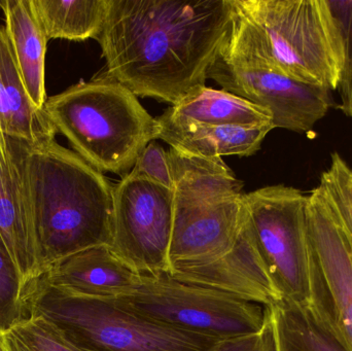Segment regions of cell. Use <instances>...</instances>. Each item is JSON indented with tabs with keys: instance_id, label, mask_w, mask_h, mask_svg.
I'll use <instances>...</instances> for the list:
<instances>
[{
	"instance_id": "1",
	"label": "cell",
	"mask_w": 352,
	"mask_h": 351,
	"mask_svg": "<svg viewBox=\"0 0 352 351\" xmlns=\"http://www.w3.org/2000/svg\"><path fill=\"white\" fill-rule=\"evenodd\" d=\"M231 0H109L98 38L105 76L175 104L204 87L231 27Z\"/></svg>"
},
{
	"instance_id": "2",
	"label": "cell",
	"mask_w": 352,
	"mask_h": 351,
	"mask_svg": "<svg viewBox=\"0 0 352 351\" xmlns=\"http://www.w3.org/2000/svg\"><path fill=\"white\" fill-rule=\"evenodd\" d=\"M41 272L72 253L113 241V188L56 140L14 139Z\"/></svg>"
},
{
	"instance_id": "3",
	"label": "cell",
	"mask_w": 352,
	"mask_h": 351,
	"mask_svg": "<svg viewBox=\"0 0 352 351\" xmlns=\"http://www.w3.org/2000/svg\"><path fill=\"white\" fill-rule=\"evenodd\" d=\"M221 55L335 92L341 69L324 0H231Z\"/></svg>"
},
{
	"instance_id": "4",
	"label": "cell",
	"mask_w": 352,
	"mask_h": 351,
	"mask_svg": "<svg viewBox=\"0 0 352 351\" xmlns=\"http://www.w3.org/2000/svg\"><path fill=\"white\" fill-rule=\"evenodd\" d=\"M43 109L56 132L100 172L128 174L158 139L157 119L127 87L107 76L49 97Z\"/></svg>"
},
{
	"instance_id": "5",
	"label": "cell",
	"mask_w": 352,
	"mask_h": 351,
	"mask_svg": "<svg viewBox=\"0 0 352 351\" xmlns=\"http://www.w3.org/2000/svg\"><path fill=\"white\" fill-rule=\"evenodd\" d=\"M23 301L27 317L47 321L82 351H208L221 341L155 323L115 300L68 294L43 274L25 284Z\"/></svg>"
},
{
	"instance_id": "6",
	"label": "cell",
	"mask_w": 352,
	"mask_h": 351,
	"mask_svg": "<svg viewBox=\"0 0 352 351\" xmlns=\"http://www.w3.org/2000/svg\"><path fill=\"white\" fill-rule=\"evenodd\" d=\"M115 301L155 323L217 340L258 333L270 319V309L265 305L177 280L168 272L142 275L135 292Z\"/></svg>"
},
{
	"instance_id": "7",
	"label": "cell",
	"mask_w": 352,
	"mask_h": 351,
	"mask_svg": "<svg viewBox=\"0 0 352 351\" xmlns=\"http://www.w3.org/2000/svg\"><path fill=\"white\" fill-rule=\"evenodd\" d=\"M245 224L254 247L285 300L310 305L307 195L277 185L244 194Z\"/></svg>"
},
{
	"instance_id": "8",
	"label": "cell",
	"mask_w": 352,
	"mask_h": 351,
	"mask_svg": "<svg viewBox=\"0 0 352 351\" xmlns=\"http://www.w3.org/2000/svg\"><path fill=\"white\" fill-rule=\"evenodd\" d=\"M310 305L329 331L352 351L351 235L324 190L307 195Z\"/></svg>"
},
{
	"instance_id": "9",
	"label": "cell",
	"mask_w": 352,
	"mask_h": 351,
	"mask_svg": "<svg viewBox=\"0 0 352 351\" xmlns=\"http://www.w3.org/2000/svg\"><path fill=\"white\" fill-rule=\"evenodd\" d=\"M173 190L129 172L113 188V251L142 275L170 271Z\"/></svg>"
},
{
	"instance_id": "10",
	"label": "cell",
	"mask_w": 352,
	"mask_h": 351,
	"mask_svg": "<svg viewBox=\"0 0 352 351\" xmlns=\"http://www.w3.org/2000/svg\"><path fill=\"white\" fill-rule=\"evenodd\" d=\"M207 78L272 115L275 128L312 137L316 124L335 106L332 91L306 84L268 68L219 54Z\"/></svg>"
},
{
	"instance_id": "11",
	"label": "cell",
	"mask_w": 352,
	"mask_h": 351,
	"mask_svg": "<svg viewBox=\"0 0 352 351\" xmlns=\"http://www.w3.org/2000/svg\"><path fill=\"white\" fill-rule=\"evenodd\" d=\"M243 196L175 195L170 271L210 263L233 249L243 228Z\"/></svg>"
},
{
	"instance_id": "12",
	"label": "cell",
	"mask_w": 352,
	"mask_h": 351,
	"mask_svg": "<svg viewBox=\"0 0 352 351\" xmlns=\"http://www.w3.org/2000/svg\"><path fill=\"white\" fill-rule=\"evenodd\" d=\"M49 284L74 296L117 300L135 292L142 275L111 245H96L52 264L43 273Z\"/></svg>"
},
{
	"instance_id": "13",
	"label": "cell",
	"mask_w": 352,
	"mask_h": 351,
	"mask_svg": "<svg viewBox=\"0 0 352 351\" xmlns=\"http://www.w3.org/2000/svg\"><path fill=\"white\" fill-rule=\"evenodd\" d=\"M168 273L177 280L209 286L267 307L283 300L254 247L245 216L237 242L223 257Z\"/></svg>"
},
{
	"instance_id": "14",
	"label": "cell",
	"mask_w": 352,
	"mask_h": 351,
	"mask_svg": "<svg viewBox=\"0 0 352 351\" xmlns=\"http://www.w3.org/2000/svg\"><path fill=\"white\" fill-rule=\"evenodd\" d=\"M0 235L25 284L43 274L32 220L12 138L0 130Z\"/></svg>"
},
{
	"instance_id": "15",
	"label": "cell",
	"mask_w": 352,
	"mask_h": 351,
	"mask_svg": "<svg viewBox=\"0 0 352 351\" xmlns=\"http://www.w3.org/2000/svg\"><path fill=\"white\" fill-rule=\"evenodd\" d=\"M6 37L25 90L36 109H43L45 94V53L49 38L39 24L30 0H0Z\"/></svg>"
},
{
	"instance_id": "16",
	"label": "cell",
	"mask_w": 352,
	"mask_h": 351,
	"mask_svg": "<svg viewBox=\"0 0 352 351\" xmlns=\"http://www.w3.org/2000/svg\"><path fill=\"white\" fill-rule=\"evenodd\" d=\"M0 130L29 144L51 141L57 134L43 109L31 102L4 28H0Z\"/></svg>"
},
{
	"instance_id": "17",
	"label": "cell",
	"mask_w": 352,
	"mask_h": 351,
	"mask_svg": "<svg viewBox=\"0 0 352 351\" xmlns=\"http://www.w3.org/2000/svg\"><path fill=\"white\" fill-rule=\"evenodd\" d=\"M158 120L203 126L274 127L272 115L266 109L223 89L217 90L206 86L199 87L171 105Z\"/></svg>"
},
{
	"instance_id": "18",
	"label": "cell",
	"mask_w": 352,
	"mask_h": 351,
	"mask_svg": "<svg viewBox=\"0 0 352 351\" xmlns=\"http://www.w3.org/2000/svg\"><path fill=\"white\" fill-rule=\"evenodd\" d=\"M158 139L171 148L206 158L250 157L260 150L273 126L260 128L171 124L160 121Z\"/></svg>"
},
{
	"instance_id": "19",
	"label": "cell",
	"mask_w": 352,
	"mask_h": 351,
	"mask_svg": "<svg viewBox=\"0 0 352 351\" xmlns=\"http://www.w3.org/2000/svg\"><path fill=\"white\" fill-rule=\"evenodd\" d=\"M30 4L47 38L98 41L109 0H30Z\"/></svg>"
},
{
	"instance_id": "20",
	"label": "cell",
	"mask_w": 352,
	"mask_h": 351,
	"mask_svg": "<svg viewBox=\"0 0 352 351\" xmlns=\"http://www.w3.org/2000/svg\"><path fill=\"white\" fill-rule=\"evenodd\" d=\"M269 308L277 351H347L311 307L283 299Z\"/></svg>"
},
{
	"instance_id": "21",
	"label": "cell",
	"mask_w": 352,
	"mask_h": 351,
	"mask_svg": "<svg viewBox=\"0 0 352 351\" xmlns=\"http://www.w3.org/2000/svg\"><path fill=\"white\" fill-rule=\"evenodd\" d=\"M324 2L340 47V76L335 90L340 99L337 109L352 117V0Z\"/></svg>"
},
{
	"instance_id": "22",
	"label": "cell",
	"mask_w": 352,
	"mask_h": 351,
	"mask_svg": "<svg viewBox=\"0 0 352 351\" xmlns=\"http://www.w3.org/2000/svg\"><path fill=\"white\" fill-rule=\"evenodd\" d=\"M0 344L4 351H82L49 323L36 317H27L0 334Z\"/></svg>"
},
{
	"instance_id": "23",
	"label": "cell",
	"mask_w": 352,
	"mask_h": 351,
	"mask_svg": "<svg viewBox=\"0 0 352 351\" xmlns=\"http://www.w3.org/2000/svg\"><path fill=\"white\" fill-rule=\"evenodd\" d=\"M24 286L19 266L0 235V334L27 319Z\"/></svg>"
},
{
	"instance_id": "24",
	"label": "cell",
	"mask_w": 352,
	"mask_h": 351,
	"mask_svg": "<svg viewBox=\"0 0 352 351\" xmlns=\"http://www.w3.org/2000/svg\"><path fill=\"white\" fill-rule=\"evenodd\" d=\"M320 185L341 218L352 225V167L339 152L331 155L330 166L322 173Z\"/></svg>"
},
{
	"instance_id": "25",
	"label": "cell",
	"mask_w": 352,
	"mask_h": 351,
	"mask_svg": "<svg viewBox=\"0 0 352 351\" xmlns=\"http://www.w3.org/2000/svg\"><path fill=\"white\" fill-rule=\"evenodd\" d=\"M130 172L148 177L164 187L173 190L168 152H166L156 140H153L144 148Z\"/></svg>"
},
{
	"instance_id": "26",
	"label": "cell",
	"mask_w": 352,
	"mask_h": 351,
	"mask_svg": "<svg viewBox=\"0 0 352 351\" xmlns=\"http://www.w3.org/2000/svg\"><path fill=\"white\" fill-rule=\"evenodd\" d=\"M208 351H277L271 315L262 331L221 340Z\"/></svg>"
},
{
	"instance_id": "27",
	"label": "cell",
	"mask_w": 352,
	"mask_h": 351,
	"mask_svg": "<svg viewBox=\"0 0 352 351\" xmlns=\"http://www.w3.org/2000/svg\"><path fill=\"white\" fill-rule=\"evenodd\" d=\"M339 216H340V214H339ZM342 220H343V223H344L345 226H346L347 230H349V235H351V245H352V225L349 224V223L345 222V220H343V218H342Z\"/></svg>"
},
{
	"instance_id": "28",
	"label": "cell",
	"mask_w": 352,
	"mask_h": 351,
	"mask_svg": "<svg viewBox=\"0 0 352 351\" xmlns=\"http://www.w3.org/2000/svg\"><path fill=\"white\" fill-rule=\"evenodd\" d=\"M0 351H4L3 348H2L1 344H0Z\"/></svg>"
}]
</instances>
